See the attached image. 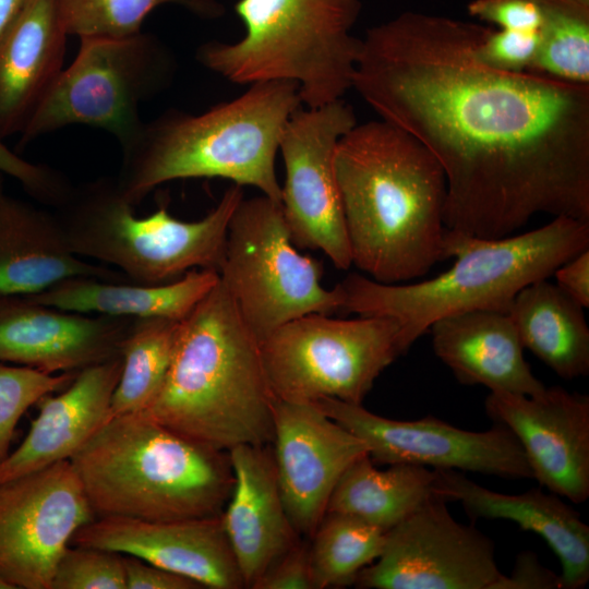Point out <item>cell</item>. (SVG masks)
<instances>
[{
	"label": "cell",
	"mask_w": 589,
	"mask_h": 589,
	"mask_svg": "<svg viewBox=\"0 0 589 589\" xmlns=\"http://www.w3.org/2000/svg\"><path fill=\"white\" fill-rule=\"evenodd\" d=\"M468 13L500 29L538 32L541 14L533 0H472Z\"/></svg>",
	"instance_id": "obj_37"
},
{
	"label": "cell",
	"mask_w": 589,
	"mask_h": 589,
	"mask_svg": "<svg viewBox=\"0 0 589 589\" xmlns=\"http://www.w3.org/2000/svg\"><path fill=\"white\" fill-rule=\"evenodd\" d=\"M315 404L326 416L364 442L373 462L408 464L470 471L508 479H531L525 453L512 431L495 423L486 431L456 428L434 417L399 421L362 405L335 398Z\"/></svg>",
	"instance_id": "obj_15"
},
{
	"label": "cell",
	"mask_w": 589,
	"mask_h": 589,
	"mask_svg": "<svg viewBox=\"0 0 589 589\" xmlns=\"http://www.w3.org/2000/svg\"><path fill=\"white\" fill-rule=\"evenodd\" d=\"M400 329L386 316L309 313L284 323L260 341L274 395L291 402L335 398L362 405L378 375L409 350Z\"/></svg>",
	"instance_id": "obj_10"
},
{
	"label": "cell",
	"mask_w": 589,
	"mask_h": 589,
	"mask_svg": "<svg viewBox=\"0 0 589 589\" xmlns=\"http://www.w3.org/2000/svg\"><path fill=\"white\" fill-rule=\"evenodd\" d=\"M276 399L260 340L219 279L179 322L166 377L143 413L228 452L273 442Z\"/></svg>",
	"instance_id": "obj_3"
},
{
	"label": "cell",
	"mask_w": 589,
	"mask_h": 589,
	"mask_svg": "<svg viewBox=\"0 0 589 589\" xmlns=\"http://www.w3.org/2000/svg\"><path fill=\"white\" fill-rule=\"evenodd\" d=\"M75 374H49L0 362V462L11 452L15 428L25 411L44 396L68 386Z\"/></svg>",
	"instance_id": "obj_33"
},
{
	"label": "cell",
	"mask_w": 589,
	"mask_h": 589,
	"mask_svg": "<svg viewBox=\"0 0 589 589\" xmlns=\"http://www.w3.org/2000/svg\"><path fill=\"white\" fill-rule=\"evenodd\" d=\"M131 317L87 316L35 302L0 297V362L45 373H76L121 356Z\"/></svg>",
	"instance_id": "obj_19"
},
{
	"label": "cell",
	"mask_w": 589,
	"mask_h": 589,
	"mask_svg": "<svg viewBox=\"0 0 589 589\" xmlns=\"http://www.w3.org/2000/svg\"><path fill=\"white\" fill-rule=\"evenodd\" d=\"M357 124L342 99L298 108L279 143L285 167L281 209L296 248L321 250L338 269H348L351 252L334 170L339 139Z\"/></svg>",
	"instance_id": "obj_12"
},
{
	"label": "cell",
	"mask_w": 589,
	"mask_h": 589,
	"mask_svg": "<svg viewBox=\"0 0 589 589\" xmlns=\"http://www.w3.org/2000/svg\"><path fill=\"white\" fill-rule=\"evenodd\" d=\"M219 281L213 269H192L180 278L157 285L72 277L28 299L76 313L181 321Z\"/></svg>",
	"instance_id": "obj_26"
},
{
	"label": "cell",
	"mask_w": 589,
	"mask_h": 589,
	"mask_svg": "<svg viewBox=\"0 0 589 589\" xmlns=\"http://www.w3.org/2000/svg\"><path fill=\"white\" fill-rule=\"evenodd\" d=\"M68 34L82 37H124L142 32L146 16L157 7L177 4L203 19L225 13L216 0H55Z\"/></svg>",
	"instance_id": "obj_32"
},
{
	"label": "cell",
	"mask_w": 589,
	"mask_h": 589,
	"mask_svg": "<svg viewBox=\"0 0 589 589\" xmlns=\"http://www.w3.org/2000/svg\"><path fill=\"white\" fill-rule=\"evenodd\" d=\"M4 196V175L0 172V203Z\"/></svg>",
	"instance_id": "obj_43"
},
{
	"label": "cell",
	"mask_w": 589,
	"mask_h": 589,
	"mask_svg": "<svg viewBox=\"0 0 589 589\" xmlns=\"http://www.w3.org/2000/svg\"><path fill=\"white\" fill-rule=\"evenodd\" d=\"M252 589H313L309 545L299 541L267 567Z\"/></svg>",
	"instance_id": "obj_38"
},
{
	"label": "cell",
	"mask_w": 589,
	"mask_h": 589,
	"mask_svg": "<svg viewBox=\"0 0 589 589\" xmlns=\"http://www.w3.org/2000/svg\"><path fill=\"white\" fill-rule=\"evenodd\" d=\"M584 309L546 278L521 289L508 314L524 349L560 377L573 380L589 373V328Z\"/></svg>",
	"instance_id": "obj_27"
},
{
	"label": "cell",
	"mask_w": 589,
	"mask_h": 589,
	"mask_svg": "<svg viewBox=\"0 0 589 589\" xmlns=\"http://www.w3.org/2000/svg\"><path fill=\"white\" fill-rule=\"evenodd\" d=\"M0 589H15L8 580L0 576Z\"/></svg>",
	"instance_id": "obj_44"
},
{
	"label": "cell",
	"mask_w": 589,
	"mask_h": 589,
	"mask_svg": "<svg viewBox=\"0 0 589 589\" xmlns=\"http://www.w3.org/2000/svg\"><path fill=\"white\" fill-rule=\"evenodd\" d=\"M361 8V0H238L245 35L207 41L195 58L235 84L297 83L303 107H321L352 88L361 39L351 31Z\"/></svg>",
	"instance_id": "obj_7"
},
{
	"label": "cell",
	"mask_w": 589,
	"mask_h": 589,
	"mask_svg": "<svg viewBox=\"0 0 589 589\" xmlns=\"http://www.w3.org/2000/svg\"><path fill=\"white\" fill-rule=\"evenodd\" d=\"M0 172L16 180L39 203L56 208L67 201L74 187L62 172L22 158L1 140Z\"/></svg>",
	"instance_id": "obj_35"
},
{
	"label": "cell",
	"mask_w": 589,
	"mask_h": 589,
	"mask_svg": "<svg viewBox=\"0 0 589 589\" xmlns=\"http://www.w3.org/2000/svg\"><path fill=\"white\" fill-rule=\"evenodd\" d=\"M553 274L561 289L584 308L589 306V249L569 259Z\"/></svg>",
	"instance_id": "obj_41"
},
{
	"label": "cell",
	"mask_w": 589,
	"mask_h": 589,
	"mask_svg": "<svg viewBox=\"0 0 589 589\" xmlns=\"http://www.w3.org/2000/svg\"><path fill=\"white\" fill-rule=\"evenodd\" d=\"M581 2H585V3H589V0H579Z\"/></svg>",
	"instance_id": "obj_45"
},
{
	"label": "cell",
	"mask_w": 589,
	"mask_h": 589,
	"mask_svg": "<svg viewBox=\"0 0 589 589\" xmlns=\"http://www.w3.org/2000/svg\"><path fill=\"white\" fill-rule=\"evenodd\" d=\"M96 516L70 460L0 483V576L51 589L73 534Z\"/></svg>",
	"instance_id": "obj_14"
},
{
	"label": "cell",
	"mask_w": 589,
	"mask_h": 589,
	"mask_svg": "<svg viewBox=\"0 0 589 589\" xmlns=\"http://www.w3.org/2000/svg\"><path fill=\"white\" fill-rule=\"evenodd\" d=\"M334 170L352 264L368 277L406 281L444 260L445 173L418 140L382 119L357 123Z\"/></svg>",
	"instance_id": "obj_2"
},
{
	"label": "cell",
	"mask_w": 589,
	"mask_h": 589,
	"mask_svg": "<svg viewBox=\"0 0 589 589\" xmlns=\"http://www.w3.org/2000/svg\"><path fill=\"white\" fill-rule=\"evenodd\" d=\"M218 274L260 341L296 317L340 310L336 286L328 290L321 283L322 262L298 252L281 204L264 194L236 207Z\"/></svg>",
	"instance_id": "obj_11"
},
{
	"label": "cell",
	"mask_w": 589,
	"mask_h": 589,
	"mask_svg": "<svg viewBox=\"0 0 589 589\" xmlns=\"http://www.w3.org/2000/svg\"><path fill=\"white\" fill-rule=\"evenodd\" d=\"M434 477V469L408 464L381 470L364 455L338 480L326 513L350 515L388 531L435 494Z\"/></svg>",
	"instance_id": "obj_28"
},
{
	"label": "cell",
	"mask_w": 589,
	"mask_h": 589,
	"mask_svg": "<svg viewBox=\"0 0 589 589\" xmlns=\"http://www.w3.org/2000/svg\"><path fill=\"white\" fill-rule=\"evenodd\" d=\"M70 544L134 556L202 588H245L221 515L178 520L96 517L73 534Z\"/></svg>",
	"instance_id": "obj_18"
},
{
	"label": "cell",
	"mask_w": 589,
	"mask_h": 589,
	"mask_svg": "<svg viewBox=\"0 0 589 589\" xmlns=\"http://www.w3.org/2000/svg\"><path fill=\"white\" fill-rule=\"evenodd\" d=\"M55 0H27L0 38V140L21 134L63 70Z\"/></svg>",
	"instance_id": "obj_24"
},
{
	"label": "cell",
	"mask_w": 589,
	"mask_h": 589,
	"mask_svg": "<svg viewBox=\"0 0 589 589\" xmlns=\"http://www.w3.org/2000/svg\"><path fill=\"white\" fill-rule=\"evenodd\" d=\"M233 486L221 522L245 588L296 545L299 533L286 510L272 447L238 445L228 450Z\"/></svg>",
	"instance_id": "obj_20"
},
{
	"label": "cell",
	"mask_w": 589,
	"mask_h": 589,
	"mask_svg": "<svg viewBox=\"0 0 589 589\" xmlns=\"http://www.w3.org/2000/svg\"><path fill=\"white\" fill-rule=\"evenodd\" d=\"M243 197V187L232 183L200 220L177 219L165 206L137 217L115 178H99L74 187L56 216L75 255L106 263L131 283L157 285L195 268L219 273L229 221Z\"/></svg>",
	"instance_id": "obj_8"
},
{
	"label": "cell",
	"mask_w": 589,
	"mask_h": 589,
	"mask_svg": "<svg viewBox=\"0 0 589 589\" xmlns=\"http://www.w3.org/2000/svg\"><path fill=\"white\" fill-rule=\"evenodd\" d=\"M485 411L515 435L540 485L576 504L588 500V395L560 386L531 396L490 392Z\"/></svg>",
	"instance_id": "obj_17"
},
{
	"label": "cell",
	"mask_w": 589,
	"mask_h": 589,
	"mask_svg": "<svg viewBox=\"0 0 589 589\" xmlns=\"http://www.w3.org/2000/svg\"><path fill=\"white\" fill-rule=\"evenodd\" d=\"M494 543L457 521L434 494L387 531L381 555L357 576L362 589H495Z\"/></svg>",
	"instance_id": "obj_13"
},
{
	"label": "cell",
	"mask_w": 589,
	"mask_h": 589,
	"mask_svg": "<svg viewBox=\"0 0 589 589\" xmlns=\"http://www.w3.org/2000/svg\"><path fill=\"white\" fill-rule=\"evenodd\" d=\"M123 556L127 589H201L194 580L137 557Z\"/></svg>",
	"instance_id": "obj_39"
},
{
	"label": "cell",
	"mask_w": 589,
	"mask_h": 589,
	"mask_svg": "<svg viewBox=\"0 0 589 589\" xmlns=\"http://www.w3.org/2000/svg\"><path fill=\"white\" fill-rule=\"evenodd\" d=\"M27 0H0V38L11 26Z\"/></svg>",
	"instance_id": "obj_42"
},
{
	"label": "cell",
	"mask_w": 589,
	"mask_h": 589,
	"mask_svg": "<svg viewBox=\"0 0 589 589\" xmlns=\"http://www.w3.org/2000/svg\"><path fill=\"white\" fill-rule=\"evenodd\" d=\"M122 357L76 372L57 396L39 399L23 442L0 462V483L70 458L109 419Z\"/></svg>",
	"instance_id": "obj_22"
},
{
	"label": "cell",
	"mask_w": 589,
	"mask_h": 589,
	"mask_svg": "<svg viewBox=\"0 0 589 589\" xmlns=\"http://www.w3.org/2000/svg\"><path fill=\"white\" fill-rule=\"evenodd\" d=\"M70 461L96 517L220 516L233 486L228 452L143 412L110 417Z\"/></svg>",
	"instance_id": "obj_6"
},
{
	"label": "cell",
	"mask_w": 589,
	"mask_h": 589,
	"mask_svg": "<svg viewBox=\"0 0 589 589\" xmlns=\"http://www.w3.org/2000/svg\"><path fill=\"white\" fill-rule=\"evenodd\" d=\"M495 589H562L560 574L543 566L534 553L521 552L512 573L503 574Z\"/></svg>",
	"instance_id": "obj_40"
},
{
	"label": "cell",
	"mask_w": 589,
	"mask_h": 589,
	"mask_svg": "<svg viewBox=\"0 0 589 589\" xmlns=\"http://www.w3.org/2000/svg\"><path fill=\"white\" fill-rule=\"evenodd\" d=\"M301 106L297 83L267 81L200 115L169 109L121 148L117 185L134 206L159 184L191 178L228 179L280 203L275 159Z\"/></svg>",
	"instance_id": "obj_5"
},
{
	"label": "cell",
	"mask_w": 589,
	"mask_h": 589,
	"mask_svg": "<svg viewBox=\"0 0 589 589\" xmlns=\"http://www.w3.org/2000/svg\"><path fill=\"white\" fill-rule=\"evenodd\" d=\"M541 14L539 46L529 72L589 84V3L533 0Z\"/></svg>",
	"instance_id": "obj_31"
},
{
	"label": "cell",
	"mask_w": 589,
	"mask_h": 589,
	"mask_svg": "<svg viewBox=\"0 0 589 589\" xmlns=\"http://www.w3.org/2000/svg\"><path fill=\"white\" fill-rule=\"evenodd\" d=\"M479 23L407 11L369 28L352 88L446 179L444 226L512 236L537 214L589 221V84L490 68Z\"/></svg>",
	"instance_id": "obj_1"
},
{
	"label": "cell",
	"mask_w": 589,
	"mask_h": 589,
	"mask_svg": "<svg viewBox=\"0 0 589 589\" xmlns=\"http://www.w3.org/2000/svg\"><path fill=\"white\" fill-rule=\"evenodd\" d=\"M79 39L75 59L63 68L20 134L21 145L84 124L110 133L123 148L144 127L140 105L172 83L176 58L152 34Z\"/></svg>",
	"instance_id": "obj_9"
},
{
	"label": "cell",
	"mask_w": 589,
	"mask_h": 589,
	"mask_svg": "<svg viewBox=\"0 0 589 589\" xmlns=\"http://www.w3.org/2000/svg\"><path fill=\"white\" fill-rule=\"evenodd\" d=\"M51 589H127L123 556L70 544L58 562Z\"/></svg>",
	"instance_id": "obj_34"
},
{
	"label": "cell",
	"mask_w": 589,
	"mask_h": 589,
	"mask_svg": "<svg viewBox=\"0 0 589 589\" xmlns=\"http://www.w3.org/2000/svg\"><path fill=\"white\" fill-rule=\"evenodd\" d=\"M387 531L360 518L325 513L309 546L313 589L353 585L382 553Z\"/></svg>",
	"instance_id": "obj_30"
},
{
	"label": "cell",
	"mask_w": 589,
	"mask_h": 589,
	"mask_svg": "<svg viewBox=\"0 0 589 589\" xmlns=\"http://www.w3.org/2000/svg\"><path fill=\"white\" fill-rule=\"evenodd\" d=\"M72 277L130 281L115 268L75 255L56 214L5 194L0 203V297L36 294Z\"/></svg>",
	"instance_id": "obj_23"
},
{
	"label": "cell",
	"mask_w": 589,
	"mask_h": 589,
	"mask_svg": "<svg viewBox=\"0 0 589 589\" xmlns=\"http://www.w3.org/2000/svg\"><path fill=\"white\" fill-rule=\"evenodd\" d=\"M430 330L435 354L461 384L529 396L545 388L525 360L508 313L468 311L437 320Z\"/></svg>",
	"instance_id": "obj_25"
},
{
	"label": "cell",
	"mask_w": 589,
	"mask_h": 589,
	"mask_svg": "<svg viewBox=\"0 0 589 589\" xmlns=\"http://www.w3.org/2000/svg\"><path fill=\"white\" fill-rule=\"evenodd\" d=\"M586 249L589 221L568 216L500 239L446 229L444 260L455 259L448 271L410 285L382 284L351 273L336 285L340 310L394 318L410 348L440 318L474 310L508 313L521 289L546 279Z\"/></svg>",
	"instance_id": "obj_4"
},
{
	"label": "cell",
	"mask_w": 589,
	"mask_h": 589,
	"mask_svg": "<svg viewBox=\"0 0 589 589\" xmlns=\"http://www.w3.org/2000/svg\"><path fill=\"white\" fill-rule=\"evenodd\" d=\"M273 419L272 452L284 504L299 536L312 537L338 480L369 449L312 402L276 399Z\"/></svg>",
	"instance_id": "obj_16"
},
{
	"label": "cell",
	"mask_w": 589,
	"mask_h": 589,
	"mask_svg": "<svg viewBox=\"0 0 589 589\" xmlns=\"http://www.w3.org/2000/svg\"><path fill=\"white\" fill-rule=\"evenodd\" d=\"M179 322L132 318L121 345L122 369L109 418L143 412L156 398L169 368Z\"/></svg>",
	"instance_id": "obj_29"
},
{
	"label": "cell",
	"mask_w": 589,
	"mask_h": 589,
	"mask_svg": "<svg viewBox=\"0 0 589 589\" xmlns=\"http://www.w3.org/2000/svg\"><path fill=\"white\" fill-rule=\"evenodd\" d=\"M538 32L491 31L476 48L477 58L485 65L507 72L529 71L537 56Z\"/></svg>",
	"instance_id": "obj_36"
},
{
	"label": "cell",
	"mask_w": 589,
	"mask_h": 589,
	"mask_svg": "<svg viewBox=\"0 0 589 589\" xmlns=\"http://www.w3.org/2000/svg\"><path fill=\"white\" fill-rule=\"evenodd\" d=\"M433 491L459 502L472 519H505L540 536L557 556L562 589L589 580V526L561 496L533 488L505 494L482 486L457 470L434 469Z\"/></svg>",
	"instance_id": "obj_21"
}]
</instances>
